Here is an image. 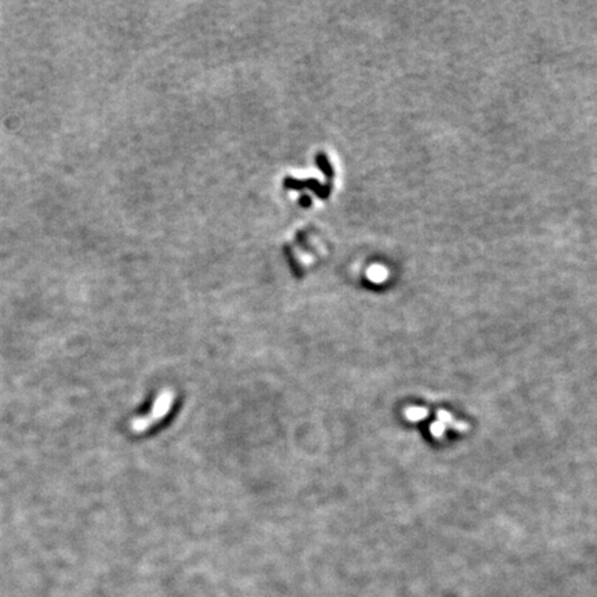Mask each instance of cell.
Returning a JSON list of instances; mask_svg holds the SVG:
<instances>
[{
  "label": "cell",
  "instance_id": "1",
  "mask_svg": "<svg viewBox=\"0 0 597 597\" xmlns=\"http://www.w3.org/2000/svg\"><path fill=\"white\" fill-rule=\"evenodd\" d=\"M173 402H174V393L172 390H162L157 397V400L154 401L151 412L132 420L130 429L133 433H137V434L145 433L148 429H151L152 426L158 425L170 412Z\"/></svg>",
  "mask_w": 597,
  "mask_h": 597
},
{
  "label": "cell",
  "instance_id": "2",
  "mask_svg": "<svg viewBox=\"0 0 597 597\" xmlns=\"http://www.w3.org/2000/svg\"><path fill=\"white\" fill-rule=\"evenodd\" d=\"M426 415V411H423L422 408H412V409H409L408 412H406V416L409 418V419L412 420H418V419H422L423 416Z\"/></svg>",
  "mask_w": 597,
  "mask_h": 597
}]
</instances>
